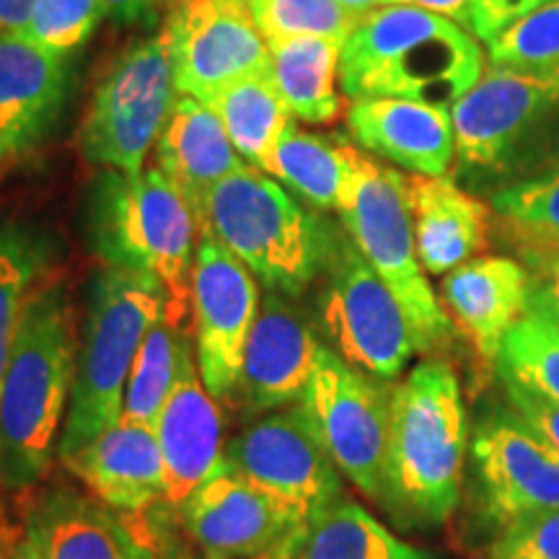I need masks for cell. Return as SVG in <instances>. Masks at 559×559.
I'll use <instances>...</instances> for the list:
<instances>
[{
    "instance_id": "18",
    "label": "cell",
    "mask_w": 559,
    "mask_h": 559,
    "mask_svg": "<svg viewBox=\"0 0 559 559\" xmlns=\"http://www.w3.org/2000/svg\"><path fill=\"white\" fill-rule=\"evenodd\" d=\"M70 58L21 32H0V164L24 156L66 107Z\"/></svg>"
},
{
    "instance_id": "35",
    "label": "cell",
    "mask_w": 559,
    "mask_h": 559,
    "mask_svg": "<svg viewBox=\"0 0 559 559\" xmlns=\"http://www.w3.org/2000/svg\"><path fill=\"white\" fill-rule=\"evenodd\" d=\"M102 19V0H37L21 34L70 58L86 45Z\"/></svg>"
},
{
    "instance_id": "16",
    "label": "cell",
    "mask_w": 559,
    "mask_h": 559,
    "mask_svg": "<svg viewBox=\"0 0 559 559\" xmlns=\"http://www.w3.org/2000/svg\"><path fill=\"white\" fill-rule=\"evenodd\" d=\"M489 515L502 526L521 515L559 510V453L531 432L519 417H489L474 436Z\"/></svg>"
},
{
    "instance_id": "8",
    "label": "cell",
    "mask_w": 559,
    "mask_h": 559,
    "mask_svg": "<svg viewBox=\"0 0 559 559\" xmlns=\"http://www.w3.org/2000/svg\"><path fill=\"white\" fill-rule=\"evenodd\" d=\"M177 99L160 37L140 39L111 62L81 124V148L107 171L140 174Z\"/></svg>"
},
{
    "instance_id": "37",
    "label": "cell",
    "mask_w": 559,
    "mask_h": 559,
    "mask_svg": "<svg viewBox=\"0 0 559 559\" xmlns=\"http://www.w3.org/2000/svg\"><path fill=\"white\" fill-rule=\"evenodd\" d=\"M487 559H559V510L506 523Z\"/></svg>"
},
{
    "instance_id": "44",
    "label": "cell",
    "mask_w": 559,
    "mask_h": 559,
    "mask_svg": "<svg viewBox=\"0 0 559 559\" xmlns=\"http://www.w3.org/2000/svg\"><path fill=\"white\" fill-rule=\"evenodd\" d=\"M11 559H52L50 551L45 547V542H41L39 531L34 528L29 521L24 523L21 531H13Z\"/></svg>"
},
{
    "instance_id": "19",
    "label": "cell",
    "mask_w": 559,
    "mask_h": 559,
    "mask_svg": "<svg viewBox=\"0 0 559 559\" xmlns=\"http://www.w3.org/2000/svg\"><path fill=\"white\" fill-rule=\"evenodd\" d=\"M166 466V502L181 506L226 466L223 409L200 379L194 349L153 425Z\"/></svg>"
},
{
    "instance_id": "36",
    "label": "cell",
    "mask_w": 559,
    "mask_h": 559,
    "mask_svg": "<svg viewBox=\"0 0 559 559\" xmlns=\"http://www.w3.org/2000/svg\"><path fill=\"white\" fill-rule=\"evenodd\" d=\"M492 207L519 230L521 239H559V171L498 192Z\"/></svg>"
},
{
    "instance_id": "48",
    "label": "cell",
    "mask_w": 559,
    "mask_h": 559,
    "mask_svg": "<svg viewBox=\"0 0 559 559\" xmlns=\"http://www.w3.org/2000/svg\"><path fill=\"white\" fill-rule=\"evenodd\" d=\"M11 539H13V531L0 528V559H11Z\"/></svg>"
},
{
    "instance_id": "41",
    "label": "cell",
    "mask_w": 559,
    "mask_h": 559,
    "mask_svg": "<svg viewBox=\"0 0 559 559\" xmlns=\"http://www.w3.org/2000/svg\"><path fill=\"white\" fill-rule=\"evenodd\" d=\"M531 264L528 313L559 321V254L526 251Z\"/></svg>"
},
{
    "instance_id": "39",
    "label": "cell",
    "mask_w": 559,
    "mask_h": 559,
    "mask_svg": "<svg viewBox=\"0 0 559 559\" xmlns=\"http://www.w3.org/2000/svg\"><path fill=\"white\" fill-rule=\"evenodd\" d=\"M513 415L521 419L536 438L559 453V404L542 396L539 391L519 381H502Z\"/></svg>"
},
{
    "instance_id": "34",
    "label": "cell",
    "mask_w": 559,
    "mask_h": 559,
    "mask_svg": "<svg viewBox=\"0 0 559 559\" xmlns=\"http://www.w3.org/2000/svg\"><path fill=\"white\" fill-rule=\"evenodd\" d=\"M492 66L555 68L559 66V0L528 13L487 45Z\"/></svg>"
},
{
    "instance_id": "42",
    "label": "cell",
    "mask_w": 559,
    "mask_h": 559,
    "mask_svg": "<svg viewBox=\"0 0 559 559\" xmlns=\"http://www.w3.org/2000/svg\"><path fill=\"white\" fill-rule=\"evenodd\" d=\"M160 3H166V0H102V9L104 19H109L111 24L135 26L156 16ZM171 3H179V0H171Z\"/></svg>"
},
{
    "instance_id": "26",
    "label": "cell",
    "mask_w": 559,
    "mask_h": 559,
    "mask_svg": "<svg viewBox=\"0 0 559 559\" xmlns=\"http://www.w3.org/2000/svg\"><path fill=\"white\" fill-rule=\"evenodd\" d=\"M342 41L326 37H293L272 41L270 79L293 120L330 124L342 117L340 94Z\"/></svg>"
},
{
    "instance_id": "33",
    "label": "cell",
    "mask_w": 559,
    "mask_h": 559,
    "mask_svg": "<svg viewBox=\"0 0 559 559\" xmlns=\"http://www.w3.org/2000/svg\"><path fill=\"white\" fill-rule=\"evenodd\" d=\"M264 41L293 37H326L345 41L355 19L340 0H236Z\"/></svg>"
},
{
    "instance_id": "12",
    "label": "cell",
    "mask_w": 559,
    "mask_h": 559,
    "mask_svg": "<svg viewBox=\"0 0 559 559\" xmlns=\"http://www.w3.org/2000/svg\"><path fill=\"white\" fill-rule=\"evenodd\" d=\"M158 37L177 94L205 104L249 75L270 73V45L236 0H179Z\"/></svg>"
},
{
    "instance_id": "31",
    "label": "cell",
    "mask_w": 559,
    "mask_h": 559,
    "mask_svg": "<svg viewBox=\"0 0 559 559\" xmlns=\"http://www.w3.org/2000/svg\"><path fill=\"white\" fill-rule=\"evenodd\" d=\"M52 243L26 223L0 226V376L9 362L13 340L24 319L37 280L50 270Z\"/></svg>"
},
{
    "instance_id": "25",
    "label": "cell",
    "mask_w": 559,
    "mask_h": 559,
    "mask_svg": "<svg viewBox=\"0 0 559 559\" xmlns=\"http://www.w3.org/2000/svg\"><path fill=\"white\" fill-rule=\"evenodd\" d=\"M52 559H138L140 536L120 513L73 489H52L29 519Z\"/></svg>"
},
{
    "instance_id": "32",
    "label": "cell",
    "mask_w": 559,
    "mask_h": 559,
    "mask_svg": "<svg viewBox=\"0 0 559 559\" xmlns=\"http://www.w3.org/2000/svg\"><path fill=\"white\" fill-rule=\"evenodd\" d=\"M495 368L502 381H519L559 404V321L526 313L502 340Z\"/></svg>"
},
{
    "instance_id": "6",
    "label": "cell",
    "mask_w": 559,
    "mask_h": 559,
    "mask_svg": "<svg viewBox=\"0 0 559 559\" xmlns=\"http://www.w3.org/2000/svg\"><path fill=\"white\" fill-rule=\"evenodd\" d=\"M88 234L104 264L156 277L169 293V319L181 324L200 226L164 171L102 174L88 202Z\"/></svg>"
},
{
    "instance_id": "29",
    "label": "cell",
    "mask_w": 559,
    "mask_h": 559,
    "mask_svg": "<svg viewBox=\"0 0 559 559\" xmlns=\"http://www.w3.org/2000/svg\"><path fill=\"white\" fill-rule=\"evenodd\" d=\"M210 107L221 117L234 148L247 164L262 169L264 158L288 124L293 122L288 107L280 99L270 73L249 75L226 91H221Z\"/></svg>"
},
{
    "instance_id": "30",
    "label": "cell",
    "mask_w": 559,
    "mask_h": 559,
    "mask_svg": "<svg viewBox=\"0 0 559 559\" xmlns=\"http://www.w3.org/2000/svg\"><path fill=\"white\" fill-rule=\"evenodd\" d=\"M192 349V340L187 337L181 324L171 319L158 321L145 334L143 345H140L135 355V362L130 368L120 419L151 425L153 428L164 404L169 402L171 391L179 381L181 366H185L187 355Z\"/></svg>"
},
{
    "instance_id": "9",
    "label": "cell",
    "mask_w": 559,
    "mask_h": 559,
    "mask_svg": "<svg viewBox=\"0 0 559 559\" xmlns=\"http://www.w3.org/2000/svg\"><path fill=\"white\" fill-rule=\"evenodd\" d=\"M324 270L321 324L340 358L379 381L400 379L417 353L400 300L362 260L358 247L340 236H334Z\"/></svg>"
},
{
    "instance_id": "27",
    "label": "cell",
    "mask_w": 559,
    "mask_h": 559,
    "mask_svg": "<svg viewBox=\"0 0 559 559\" xmlns=\"http://www.w3.org/2000/svg\"><path fill=\"white\" fill-rule=\"evenodd\" d=\"M353 148L355 145L332 143L330 138L313 135L290 122L264 158L262 171L283 181L285 190L296 192L317 210H337Z\"/></svg>"
},
{
    "instance_id": "24",
    "label": "cell",
    "mask_w": 559,
    "mask_h": 559,
    "mask_svg": "<svg viewBox=\"0 0 559 559\" xmlns=\"http://www.w3.org/2000/svg\"><path fill=\"white\" fill-rule=\"evenodd\" d=\"M417 257L428 275H449L489 243V205L445 177H407Z\"/></svg>"
},
{
    "instance_id": "3",
    "label": "cell",
    "mask_w": 559,
    "mask_h": 559,
    "mask_svg": "<svg viewBox=\"0 0 559 559\" xmlns=\"http://www.w3.org/2000/svg\"><path fill=\"white\" fill-rule=\"evenodd\" d=\"M469 417L456 370L425 360L391 389L383 506L400 521L438 526L459 508Z\"/></svg>"
},
{
    "instance_id": "38",
    "label": "cell",
    "mask_w": 559,
    "mask_h": 559,
    "mask_svg": "<svg viewBox=\"0 0 559 559\" xmlns=\"http://www.w3.org/2000/svg\"><path fill=\"white\" fill-rule=\"evenodd\" d=\"M143 539L148 542L156 559H230V557H218L210 555L202 547H198L190 536L185 534V528L179 526L177 508L171 502L164 500V506H153L148 510V519H145Z\"/></svg>"
},
{
    "instance_id": "45",
    "label": "cell",
    "mask_w": 559,
    "mask_h": 559,
    "mask_svg": "<svg viewBox=\"0 0 559 559\" xmlns=\"http://www.w3.org/2000/svg\"><path fill=\"white\" fill-rule=\"evenodd\" d=\"M37 0H0V32H21Z\"/></svg>"
},
{
    "instance_id": "40",
    "label": "cell",
    "mask_w": 559,
    "mask_h": 559,
    "mask_svg": "<svg viewBox=\"0 0 559 559\" xmlns=\"http://www.w3.org/2000/svg\"><path fill=\"white\" fill-rule=\"evenodd\" d=\"M555 0H472L469 5V34L489 45L495 37L519 24L528 13L544 9Z\"/></svg>"
},
{
    "instance_id": "23",
    "label": "cell",
    "mask_w": 559,
    "mask_h": 559,
    "mask_svg": "<svg viewBox=\"0 0 559 559\" xmlns=\"http://www.w3.org/2000/svg\"><path fill=\"white\" fill-rule=\"evenodd\" d=\"M156 158V169L164 171V177L181 192L198 226L215 185L247 164L230 143L215 109L185 94H177L174 99L169 120L160 130Z\"/></svg>"
},
{
    "instance_id": "5",
    "label": "cell",
    "mask_w": 559,
    "mask_h": 559,
    "mask_svg": "<svg viewBox=\"0 0 559 559\" xmlns=\"http://www.w3.org/2000/svg\"><path fill=\"white\" fill-rule=\"evenodd\" d=\"M207 234L272 293L296 298L326 267L334 234L257 166L243 164L207 194Z\"/></svg>"
},
{
    "instance_id": "28",
    "label": "cell",
    "mask_w": 559,
    "mask_h": 559,
    "mask_svg": "<svg viewBox=\"0 0 559 559\" xmlns=\"http://www.w3.org/2000/svg\"><path fill=\"white\" fill-rule=\"evenodd\" d=\"M283 559H436L412 547L353 500H337Z\"/></svg>"
},
{
    "instance_id": "7",
    "label": "cell",
    "mask_w": 559,
    "mask_h": 559,
    "mask_svg": "<svg viewBox=\"0 0 559 559\" xmlns=\"http://www.w3.org/2000/svg\"><path fill=\"white\" fill-rule=\"evenodd\" d=\"M337 213L362 260L400 300L417 353L443 347L453 334V321L419 264L407 177L353 148Z\"/></svg>"
},
{
    "instance_id": "10",
    "label": "cell",
    "mask_w": 559,
    "mask_h": 559,
    "mask_svg": "<svg viewBox=\"0 0 559 559\" xmlns=\"http://www.w3.org/2000/svg\"><path fill=\"white\" fill-rule=\"evenodd\" d=\"M321 345L304 404L340 474L383 502L391 428V389Z\"/></svg>"
},
{
    "instance_id": "20",
    "label": "cell",
    "mask_w": 559,
    "mask_h": 559,
    "mask_svg": "<svg viewBox=\"0 0 559 559\" xmlns=\"http://www.w3.org/2000/svg\"><path fill=\"white\" fill-rule=\"evenodd\" d=\"M62 466L115 513L143 515L166 500V466L151 425L117 419Z\"/></svg>"
},
{
    "instance_id": "22",
    "label": "cell",
    "mask_w": 559,
    "mask_h": 559,
    "mask_svg": "<svg viewBox=\"0 0 559 559\" xmlns=\"http://www.w3.org/2000/svg\"><path fill=\"white\" fill-rule=\"evenodd\" d=\"M531 272L508 257H474L440 283V304L479 358L498 360L506 334L528 313Z\"/></svg>"
},
{
    "instance_id": "2",
    "label": "cell",
    "mask_w": 559,
    "mask_h": 559,
    "mask_svg": "<svg viewBox=\"0 0 559 559\" xmlns=\"http://www.w3.org/2000/svg\"><path fill=\"white\" fill-rule=\"evenodd\" d=\"M485 73V52L456 21L415 5H381L342 41L340 88L349 99L394 96L453 107Z\"/></svg>"
},
{
    "instance_id": "21",
    "label": "cell",
    "mask_w": 559,
    "mask_h": 559,
    "mask_svg": "<svg viewBox=\"0 0 559 559\" xmlns=\"http://www.w3.org/2000/svg\"><path fill=\"white\" fill-rule=\"evenodd\" d=\"M347 128L362 151L419 177H445L456 156L451 107L394 96L355 99Z\"/></svg>"
},
{
    "instance_id": "14",
    "label": "cell",
    "mask_w": 559,
    "mask_h": 559,
    "mask_svg": "<svg viewBox=\"0 0 559 559\" xmlns=\"http://www.w3.org/2000/svg\"><path fill=\"white\" fill-rule=\"evenodd\" d=\"M174 508L198 547L230 559H283L309 528L288 502L228 466Z\"/></svg>"
},
{
    "instance_id": "17",
    "label": "cell",
    "mask_w": 559,
    "mask_h": 559,
    "mask_svg": "<svg viewBox=\"0 0 559 559\" xmlns=\"http://www.w3.org/2000/svg\"><path fill=\"white\" fill-rule=\"evenodd\" d=\"M321 342L288 296L267 290L251 326L234 402L251 415L304 402Z\"/></svg>"
},
{
    "instance_id": "46",
    "label": "cell",
    "mask_w": 559,
    "mask_h": 559,
    "mask_svg": "<svg viewBox=\"0 0 559 559\" xmlns=\"http://www.w3.org/2000/svg\"><path fill=\"white\" fill-rule=\"evenodd\" d=\"M342 9H345L355 21L366 16V13L381 9V5H391V0H340Z\"/></svg>"
},
{
    "instance_id": "13",
    "label": "cell",
    "mask_w": 559,
    "mask_h": 559,
    "mask_svg": "<svg viewBox=\"0 0 559 559\" xmlns=\"http://www.w3.org/2000/svg\"><path fill=\"white\" fill-rule=\"evenodd\" d=\"M260 306V280L213 236L202 234L190 277L192 345L200 379L218 402H234Z\"/></svg>"
},
{
    "instance_id": "15",
    "label": "cell",
    "mask_w": 559,
    "mask_h": 559,
    "mask_svg": "<svg viewBox=\"0 0 559 559\" xmlns=\"http://www.w3.org/2000/svg\"><path fill=\"white\" fill-rule=\"evenodd\" d=\"M559 104V66L485 68L481 79L451 107L456 156L466 166L495 169L510 145Z\"/></svg>"
},
{
    "instance_id": "4",
    "label": "cell",
    "mask_w": 559,
    "mask_h": 559,
    "mask_svg": "<svg viewBox=\"0 0 559 559\" xmlns=\"http://www.w3.org/2000/svg\"><path fill=\"white\" fill-rule=\"evenodd\" d=\"M169 293L145 272L107 264L94 277L75 358L73 394L58 445L60 461L79 453L120 419L138 349L145 334L169 319Z\"/></svg>"
},
{
    "instance_id": "1",
    "label": "cell",
    "mask_w": 559,
    "mask_h": 559,
    "mask_svg": "<svg viewBox=\"0 0 559 559\" xmlns=\"http://www.w3.org/2000/svg\"><path fill=\"white\" fill-rule=\"evenodd\" d=\"M73 306L60 285L26 304L0 376V487L24 492L50 472L75 381Z\"/></svg>"
},
{
    "instance_id": "47",
    "label": "cell",
    "mask_w": 559,
    "mask_h": 559,
    "mask_svg": "<svg viewBox=\"0 0 559 559\" xmlns=\"http://www.w3.org/2000/svg\"><path fill=\"white\" fill-rule=\"evenodd\" d=\"M523 251H551V254H559V239L555 241H542V239H521Z\"/></svg>"
},
{
    "instance_id": "49",
    "label": "cell",
    "mask_w": 559,
    "mask_h": 559,
    "mask_svg": "<svg viewBox=\"0 0 559 559\" xmlns=\"http://www.w3.org/2000/svg\"><path fill=\"white\" fill-rule=\"evenodd\" d=\"M138 536H140V555H138V559H156V555H153V549L148 547V542L143 539V534H140V531H138Z\"/></svg>"
},
{
    "instance_id": "11",
    "label": "cell",
    "mask_w": 559,
    "mask_h": 559,
    "mask_svg": "<svg viewBox=\"0 0 559 559\" xmlns=\"http://www.w3.org/2000/svg\"><path fill=\"white\" fill-rule=\"evenodd\" d=\"M226 466L288 502L306 526L342 500V474L304 402L267 412L230 438Z\"/></svg>"
},
{
    "instance_id": "43",
    "label": "cell",
    "mask_w": 559,
    "mask_h": 559,
    "mask_svg": "<svg viewBox=\"0 0 559 559\" xmlns=\"http://www.w3.org/2000/svg\"><path fill=\"white\" fill-rule=\"evenodd\" d=\"M391 3L415 5V9L438 13V16L456 21L459 26H464V29L469 32V5H472V0H391Z\"/></svg>"
}]
</instances>
